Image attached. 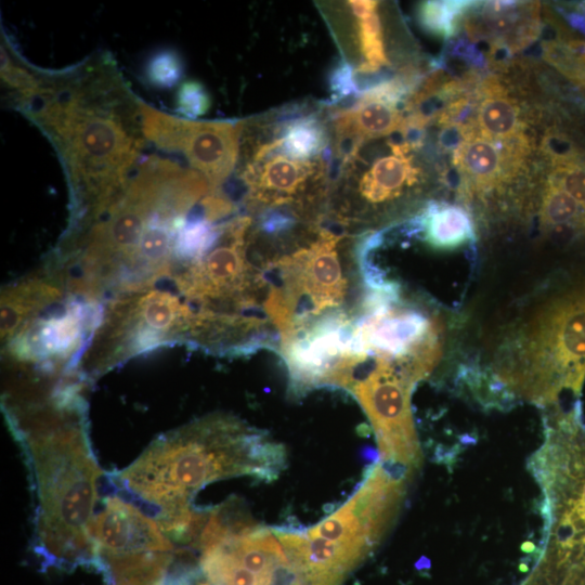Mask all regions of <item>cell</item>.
Instances as JSON below:
<instances>
[{
    "instance_id": "obj_1",
    "label": "cell",
    "mask_w": 585,
    "mask_h": 585,
    "mask_svg": "<svg viewBox=\"0 0 585 585\" xmlns=\"http://www.w3.org/2000/svg\"><path fill=\"white\" fill-rule=\"evenodd\" d=\"M49 139L70 197L67 229L95 218L123 188L146 139L138 98L115 60L99 52L62 70L37 68V83L14 102Z\"/></svg>"
},
{
    "instance_id": "obj_2",
    "label": "cell",
    "mask_w": 585,
    "mask_h": 585,
    "mask_svg": "<svg viewBox=\"0 0 585 585\" xmlns=\"http://www.w3.org/2000/svg\"><path fill=\"white\" fill-rule=\"evenodd\" d=\"M25 450L37 493L35 537L57 561L96 556L90 525L102 474L81 395H52L4 408Z\"/></svg>"
},
{
    "instance_id": "obj_3",
    "label": "cell",
    "mask_w": 585,
    "mask_h": 585,
    "mask_svg": "<svg viewBox=\"0 0 585 585\" xmlns=\"http://www.w3.org/2000/svg\"><path fill=\"white\" fill-rule=\"evenodd\" d=\"M285 450L265 432L226 414L196 419L155 439L115 478L128 492L158 509L164 533L179 541L205 485L232 477L273 480L285 466Z\"/></svg>"
},
{
    "instance_id": "obj_4",
    "label": "cell",
    "mask_w": 585,
    "mask_h": 585,
    "mask_svg": "<svg viewBox=\"0 0 585 585\" xmlns=\"http://www.w3.org/2000/svg\"><path fill=\"white\" fill-rule=\"evenodd\" d=\"M493 393L557 407L585 380V283L540 301L500 334L492 364Z\"/></svg>"
},
{
    "instance_id": "obj_5",
    "label": "cell",
    "mask_w": 585,
    "mask_h": 585,
    "mask_svg": "<svg viewBox=\"0 0 585 585\" xmlns=\"http://www.w3.org/2000/svg\"><path fill=\"white\" fill-rule=\"evenodd\" d=\"M528 467L544 495L542 550L561 560L585 562V429L580 401L568 412L552 408L544 445Z\"/></svg>"
},
{
    "instance_id": "obj_6",
    "label": "cell",
    "mask_w": 585,
    "mask_h": 585,
    "mask_svg": "<svg viewBox=\"0 0 585 585\" xmlns=\"http://www.w3.org/2000/svg\"><path fill=\"white\" fill-rule=\"evenodd\" d=\"M419 381L415 372L403 362L367 355L353 369L347 389L372 424L380 461L413 473L421 463L411 403L413 390Z\"/></svg>"
},
{
    "instance_id": "obj_7",
    "label": "cell",
    "mask_w": 585,
    "mask_h": 585,
    "mask_svg": "<svg viewBox=\"0 0 585 585\" xmlns=\"http://www.w3.org/2000/svg\"><path fill=\"white\" fill-rule=\"evenodd\" d=\"M329 156L328 151L314 160H296L278 151L276 138L261 143L240 172L245 206L259 213L280 210L316 222L318 209L329 196Z\"/></svg>"
},
{
    "instance_id": "obj_8",
    "label": "cell",
    "mask_w": 585,
    "mask_h": 585,
    "mask_svg": "<svg viewBox=\"0 0 585 585\" xmlns=\"http://www.w3.org/2000/svg\"><path fill=\"white\" fill-rule=\"evenodd\" d=\"M146 141L158 148L185 156L191 168L203 174L210 191L230 178L239 154L243 120H195L178 117L140 103Z\"/></svg>"
},
{
    "instance_id": "obj_9",
    "label": "cell",
    "mask_w": 585,
    "mask_h": 585,
    "mask_svg": "<svg viewBox=\"0 0 585 585\" xmlns=\"http://www.w3.org/2000/svg\"><path fill=\"white\" fill-rule=\"evenodd\" d=\"M90 536L100 557L173 550L158 522L119 496L105 498L92 519Z\"/></svg>"
},
{
    "instance_id": "obj_10",
    "label": "cell",
    "mask_w": 585,
    "mask_h": 585,
    "mask_svg": "<svg viewBox=\"0 0 585 585\" xmlns=\"http://www.w3.org/2000/svg\"><path fill=\"white\" fill-rule=\"evenodd\" d=\"M403 123L396 105L369 99H358L352 106L333 115L334 140L361 145L368 139L388 135Z\"/></svg>"
},
{
    "instance_id": "obj_11",
    "label": "cell",
    "mask_w": 585,
    "mask_h": 585,
    "mask_svg": "<svg viewBox=\"0 0 585 585\" xmlns=\"http://www.w3.org/2000/svg\"><path fill=\"white\" fill-rule=\"evenodd\" d=\"M424 242L443 251H457L474 240V230L467 212L457 206L431 205L416 218Z\"/></svg>"
},
{
    "instance_id": "obj_12",
    "label": "cell",
    "mask_w": 585,
    "mask_h": 585,
    "mask_svg": "<svg viewBox=\"0 0 585 585\" xmlns=\"http://www.w3.org/2000/svg\"><path fill=\"white\" fill-rule=\"evenodd\" d=\"M278 151L296 160H314L322 157L329 145L325 122L314 113L301 114L277 120Z\"/></svg>"
},
{
    "instance_id": "obj_13",
    "label": "cell",
    "mask_w": 585,
    "mask_h": 585,
    "mask_svg": "<svg viewBox=\"0 0 585 585\" xmlns=\"http://www.w3.org/2000/svg\"><path fill=\"white\" fill-rule=\"evenodd\" d=\"M458 161L478 186H490L498 178L502 156L497 147L484 138L467 141L458 151Z\"/></svg>"
},
{
    "instance_id": "obj_14",
    "label": "cell",
    "mask_w": 585,
    "mask_h": 585,
    "mask_svg": "<svg viewBox=\"0 0 585 585\" xmlns=\"http://www.w3.org/2000/svg\"><path fill=\"white\" fill-rule=\"evenodd\" d=\"M479 123L484 134L494 139H509L519 130L516 107L508 99L497 93L489 95L481 103Z\"/></svg>"
},
{
    "instance_id": "obj_15",
    "label": "cell",
    "mask_w": 585,
    "mask_h": 585,
    "mask_svg": "<svg viewBox=\"0 0 585 585\" xmlns=\"http://www.w3.org/2000/svg\"><path fill=\"white\" fill-rule=\"evenodd\" d=\"M358 38L363 61L356 74H375L381 66L388 65L382 31L377 10L358 16Z\"/></svg>"
},
{
    "instance_id": "obj_16",
    "label": "cell",
    "mask_w": 585,
    "mask_h": 585,
    "mask_svg": "<svg viewBox=\"0 0 585 585\" xmlns=\"http://www.w3.org/2000/svg\"><path fill=\"white\" fill-rule=\"evenodd\" d=\"M473 2L469 1H425L419 8V21L431 32L451 36L458 16Z\"/></svg>"
},
{
    "instance_id": "obj_17",
    "label": "cell",
    "mask_w": 585,
    "mask_h": 585,
    "mask_svg": "<svg viewBox=\"0 0 585 585\" xmlns=\"http://www.w3.org/2000/svg\"><path fill=\"white\" fill-rule=\"evenodd\" d=\"M183 72L180 57L170 51L160 52L153 56L146 68L148 81L157 87H172Z\"/></svg>"
},
{
    "instance_id": "obj_18",
    "label": "cell",
    "mask_w": 585,
    "mask_h": 585,
    "mask_svg": "<svg viewBox=\"0 0 585 585\" xmlns=\"http://www.w3.org/2000/svg\"><path fill=\"white\" fill-rule=\"evenodd\" d=\"M210 107V98L205 87L197 81L184 82L177 94V108L187 119L203 116Z\"/></svg>"
},
{
    "instance_id": "obj_19",
    "label": "cell",
    "mask_w": 585,
    "mask_h": 585,
    "mask_svg": "<svg viewBox=\"0 0 585 585\" xmlns=\"http://www.w3.org/2000/svg\"><path fill=\"white\" fill-rule=\"evenodd\" d=\"M328 84L332 92L330 104H335L346 98L360 95L358 80L350 63L342 60L335 65L328 77Z\"/></svg>"
},
{
    "instance_id": "obj_20",
    "label": "cell",
    "mask_w": 585,
    "mask_h": 585,
    "mask_svg": "<svg viewBox=\"0 0 585 585\" xmlns=\"http://www.w3.org/2000/svg\"><path fill=\"white\" fill-rule=\"evenodd\" d=\"M343 578L337 573L288 568L283 585H340Z\"/></svg>"
}]
</instances>
